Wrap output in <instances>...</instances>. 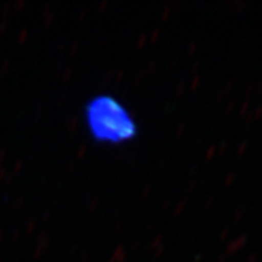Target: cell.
<instances>
[{
	"mask_svg": "<svg viewBox=\"0 0 262 262\" xmlns=\"http://www.w3.org/2000/svg\"><path fill=\"white\" fill-rule=\"evenodd\" d=\"M84 123L91 138L118 146L137 137L138 124L127 107L113 95H95L84 106Z\"/></svg>",
	"mask_w": 262,
	"mask_h": 262,
	"instance_id": "cell-1",
	"label": "cell"
}]
</instances>
